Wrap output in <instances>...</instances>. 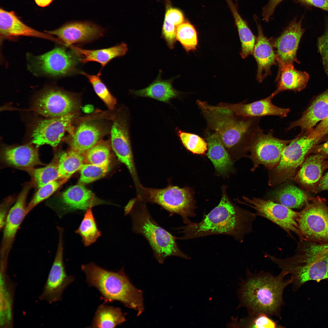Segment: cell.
I'll return each instance as SVG.
<instances>
[{"instance_id": "obj_1", "label": "cell", "mask_w": 328, "mask_h": 328, "mask_svg": "<svg viewBox=\"0 0 328 328\" xmlns=\"http://www.w3.org/2000/svg\"><path fill=\"white\" fill-rule=\"evenodd\" d=\"M255 213L241 208L230 200L224 190L218 205L204 215L199 223L180 227L179 239L188 240L213 235L231 236L241 243L244 236L252 231Z\"/></svg>"}, {"instance_id": "obj_2", "label": "cell", "mask_w": 328, "mask_h": 328, "mask_svg": "<svg viewBox=\"0 0 328 328\" xmlns=\"http://www.w3.org/2000/svg\"><path fill=\"white\" fill-rule=\"evenodd\" d=\"M286 276L282 272L274 276L263 271L254 273L247 269L246 278H240L239 284L237 292L239 302L236 309L244 307L248 315L263 313L281 319L283 293L292 284L290 277L285 278Z\"/></svg>"}, {"instance_id": "obj_3", "label": "cell", "mask_w": 328, "mask_h": 328, "mask_svg": "<svg viewBox=\"0 0 328 328\" xmlns=\"http://www.w3.org/2000/svg\"><path fill=\"white\" fill-rule=\"evenodd\" d=\"M269 258L281 272L290 275L294 292L308 281L328 279V243L299 241L292 257L280 258L270 255Z\"/></svg>"}, {"instance_id": "obj_4", "label": "cell", "mask_w": 328, "mask_h": 328, "mask_svg": "<svg viewBox=\"0 0 328 328\" xmlns=\"http://www.w3.org/2000/svg\"><path fill=\"white\" fill-rule=\"evenodd\" d=\"M144 203L138 196L130 201L125 207V214L131 217L132 231L146 239L154 257L160 264L171 256L189 259L188 256L178 247L177 238L155 221Z\"/></svg>"}, {"instance_id": "obj_5", "label": "cell", "mask_w": 328, "mask_h": 328, "mask_svg": "<svg viewBox=\"0 0 328 328\" xmlns=\"http://www.w3.org/2000/svg\"><path fill=\"white\" fill-rule=\"evenodd\" d=\"M87 282L96 288L106 300H117L141 315L144 309L142 292L131 283L122 268L118 272L109 271L91 262L82 265Z\"/></svg>"}, {"instance_id": "obj_6", "label": "cell", "mask_w": 328, "mask_h": 328, "mask_svg": "<svg viewBox=\"0 0 328 328\" xmlns=\"http://www.w3.org/2000/svg\"><path fill=\"white\" fill-rule=\"evenodd\" d=\"M138 195L144 202L157 204L171 215L177 214L186 225L193 222L189 218L195 217L196 207L192 193L187 187L169 185L163 189L145 187L140 185Z\"/></svg>"}, {"instance_id": "obj_7", "label": "cell", "mask_w": 328, "mask_h": 328, "mask_svg": "<svg viewBox=\"0 0 328 328\" xmlns=\"http://www.w3.org/2000/svg\"><path fill=\"white\" fill-rule=\"evenodd\" d=\"M197 103L209 126L218 136L225 148L230 149L238 144L252 125L251 120L236 118L229 111L213 106L199 100Z\"/></svg>"}, {"instance_id": "obj_8", "label": "cell", "mask_w": 328, "mask_h": 328, "mask_svg": "<svg viewBox=\"0 0 328 328\" xmlns=\"http://www.w3.org/2000/svg\"><path fill=\"white\" fill-rule=\"evenodd\" d=\"M320 140L309 137L306 133L292 139L284 149L278 164L269 170V185L275 186L292 179L308 155Z\"/></svg>"}, {"instance_id": "obj_9", "label": "cell", "mask_w": 328, "mask_h": 328, "mask_svg": "<svg viewBox=\"0 0 328 328\" xmlns=\"http://www.w3.org/2000/svg\"><path fill=\"white\" fill-rule=\"evenodd\" d=\"M298 222L302 240L328 243V206L326 199L318 196L309 198L299 212Z\"/></svg>"}, {"instance_id": "obj_10", "label": "cell", "mask_w": 328, "mask_h": 328, "mask_svg": "<svg viewBox=\"0 0 328 328\" xmlns=\"http://www.w3.org/2000/svg\"><path fill=\"white\" fill-rule=\"evenodd\" d=\"M276 138L272 132L265 134L258 128L251 135L245 146L244 151L249 152L247 155L252 161L253 171L259 165H262L269 170L278 163L284 148L292 141Z\"/></svg>"}, {"instance_id": "obj_11", "label": "cell", "mask_w": 328, "mask_h": 328, "mask_svg": "<svg viewBox=\"0 0 328 328\" xmlns=\"http://www.w3.org/2000/svg\"><path fill=\"white\" fill-rule=\"evenodd\" d=\"M71 50L59 47L41 55H29L28 68L37 76L58 77L68 75L74 71L79 60Z\"/></svg>"}, {"instance_id": "obj_12", "label": "cell", "mask_w": 328, "mask_h": 328, "mask_svg": "<svg viewBox=\"0 0 328 328\" xmlns=\"http://www.w3.org/2000/svg\"><path fill=\"white\" fill-rule=\"evenodd\" d=\"M242 203L254 209L256 215L265 218L276 224L292 237V233L296 234L300 241L302 237L298 222L299 212L275 202L272 200H265L260 198H249L243 196Z\"/></svg>"}, {"instance_id": "obj_13", "label": "cell", "mask_w": 328, "mask_h": 328, "mask_svg": "<svg viewBox=\"0 0 328 328\" xmlns=\"http://www.w3.org/2000/svg\"><path fill=\"white\" fill-rule=\"evenodd\" d=\"M59 240L57 249L53 264L43 291L39 299L50 303L60 301L64 290L73 281V277L67 275L63 262V229L57 228Z\"/></svg>"}, {"instance_id": "obj_14", "label": "cell", "mask_w": 328, "mask_h": 328, "mask_svg": "<svg viewBox=\"0 0 328 328\" xmlns=\"http://www.w3.org/2000/svg\"><path fill=\"white\" fill-rule=\"evenodd\" d=\"M79 105L70 94L55 88L46 90L34 101V110L38 114L49 118L59 117L76 114Z\"/></svg>"}, {"instance_id": "obj_15", "label": "cell", "mask_w": 328, "mask_h": 328, "mask_svg": "<svg viewBox=\"0 0 328 328\" xmlns=\"http://www.w3.org/2000/svg\"><path fill=\"white\" fill-rule=\"evenodd\" d=\"M76 114L64 116L49 118L39 121L32 130V142L37 147L47 144L56 147L66 132L72 136L74 131L72 125Z\"/></svg>"}, {"instance_id": "obj_16", "label": "cell", "mask_w": 328, "mask_h": 328, "mask_svg": "<svg viewBox=\"0 0 328 328\" xmlns=\"http://www.w3.org/2000/svg\"><path fill=\"white\" fill-rule=\"evenodd\" d=\"M302 18L299 21L295 18L284 29L281 35L269 39L275 51L278 71L285 65L299 63L296 53L300 40L305 31L302 27Z\"/></svg>"}, {"instance_id": "obj_17", "label": "cell", "mask_w": 328, "mask_h": 328, "mask_svg": "<svg viewBox=\"0 0 328 328\" xmlns=\"http://www.w3.org/2000/svg\"><path fill=\"white\" fill-rule=\"evenodd\" d=\"M32 186L30 183L24 187L8 214L3 228V233L0 251L1 261H7L8 256L17 231L26 216V199Z\"/></svg>"}, {"instance_id": "obj_18", "label": "cell", "mask_w": 328, "mask_h": 328, "mask_svg": "<svg viewBox=\"0 0 328 328\" xmlns=\"http://www.w3.org/2000/svg\"><path fill=\"white\" fill-rule=\"evenodd\" d=\"M111 135L112 149L119 160L126 166L138 187L140 184L135 164L128 125L125 118L119 116L114 118Z\"/></svg>"}, {"instance_id": "obj_19", "label": "cell", "mask_w": 328, "mask_h": 328, "mask_svg": "<svg viewBox=\"0 0 328 328\" xmlns=\"http://www.w3.org/2000/svg\"><path fill=\"white\" fill-rule=\"evenodd\" d=\"M104 30L92 22L86 21L67 22L59 28L45 32L56 36L64 46L91 41L102 36Z\"/></svg>"}, {"instance_id": "obj_20", "label": "cell", "mask_w": 328, "mask_h": 328, "mask_svg": "<svg viewBox=\"0 0 328 328\" xmlns=\"http://www.w3.org/2000/svg\"><path fill=\"white\" fill-rule=\"evenodd\" d=\"M103 203L96 199L93 193L83 184H79L70 187L62 193L57 211L58 215L62 217L77 210L86 211Z\"/></svg>"}, {"instance_id": "obj_21", "label": "cell", "mask_w": 328, "mask_h": 328, "mask_svg": "<svg viewBox=\"0 0 328 328\" xmlns=\"http://www.w3.org/2000/svg\"><path fill=\"white\" fill-rule=\"evenodd\" d=\"M0 34L3 39H12L19 36L35 37L48 39L61 45L57 38L46 32H43L25 24L13 11L0 9Z\"/></svg>"}, {"instance_id": "obj_22", "label": "cell", "mask_w": 328, "mask_h": 328, "mask_svg": "<svg viewBox=\"0 0 328 328\" xmlns=\"http://www.w3.org/2000/svg\"><path fill=\"white\" fill-rule=\"evenodd\" d=\"M273 98L271 95L264 99L248 104L221 103L217 106L241 117H250L267 115L277 116L282 118L287 117L290 109L274 105L272 102Z\"/></svg>"}, {"instance_id": "obj_23", "label": "cell", "mask_w": 328, "mask_h": 328, "mask_svg": "<svg viewBox=\"0 0 328 328\" xmlns=\"http://www.w3.org/2000/svg\"><path fill=\"white\" fill-rule=\"evenodd\" d=\"M326 158L324 155L318 153L307 156L292 179L306 189L316 192L323 173L328 168Z\"/></svg>"}, {"instance_id": "obj_24", "label": "cell", "mask_w": 328, "mask_h": 328, "mask_svg": "<svg viewBox=\"0 0 328 328\" xmlns=\"http://www.w3.org/2000/svg\"><path fill=\"white\" fill-rule=\"evenodd\" d=\"M107 129L101 122L87 120L80 124L71 136L70 149L84 153L107 134Z\"/></svg>"}, {"instance_id": "obj_25", "label": "cell", "mask_w": 328, "mask_h": 328, "mask_svg": "<svg viewBox=\"0 0 328 328\" xmlns=\"http://www.w3.org/2000/svg\"><path fill=\"white\" fill-rule=\"evenodd\" d=\"M1 158L6 165L26 171L39 165L40 161L36 147L30 145L6 146L2 149Z\"/></svg>"}, {"instance_id": "obj_26", "label": "cell", "mask_w": 328, "mask_h": 328, "mask_svg": "<svg viewBox=\"0 0 328 328\" xmlns=\"http://www.w3.org/2000/svg\"><path fill=\"white\" fill-rule=\"evenodd\" d=\"M256 22L258 35L252 55L258 66L256 79L259 83H261L267 76L271 75V68L276 64V61L272 44L264 35L261 25Z\"/></svg>"}, {"instance_id": "obj_27", "label": "cell", "mask_w": 328, "mask_h": 328, "mask_svg": "<svg viewBox=\"0 0 328 328\" xmlns=\"http://www.w3.org/2000/svg\"><path fill=\"white\" fill-rule=\"evenodd\" d=\"M328 116V89L317 97L300 118L291 122L288 129L299 127L302 134L312 130L319 121Z\"/></svg>"}, {"instance_id": "obj_28", "label": "cell", "mask_w": 328, "mask_h": 328, "mask_svg": "<svg viewBox=\"0 0 328 328\" xmlns=\"http://www.w3.org/2000/svg\"><path fill=\"white\" fill-rule=\"evenodd\" d=\"M309 78L308 73L296 70L293 64L284 65L278 71L276 79L278 81L277 87L271 95L273 97L283 91H300L306 87Z\"/></svg>"}, {"instance_id": "obj_29", "label": "cell", "mask_w": 328, "mask_h": 328, "mask_svg": "<svg viewBox=\"0 0 328 328\" xmlns=\"http://www.w3.org/2000/svg\"><path fill=\"white\" fill-rule=\"evenodd\" d=\"M69 48L74 51L80 62L85 63L90 61L96 62L103 67L113 59L124 55L128 50L127 45L124 43L108 48L96 50L84 49L73 45Z\"/></svg>"}, {"instance_id": "obj_30", "label": "cell", "mask_w": 328, "mask_h": 328, "mask_svg": "<svg viewBox=\"0 0 328 328\" xmlns=\"http://www.w3.org/2000/svg\"><path fill=\"white\" fill-rule=\"evenodd\" d=\"M207 155L213 163L216 170L221 175H226L233 169V163L226 148L215 132L207 137Z\"/></svg>"}, {"instance_id": "obj_31", "label": "cell", "mask_w": 328, "mask_h": 328, "mask_svg": "<svg viewBox=\"0 0 328 328\" xmlns=\"http://www.w3.org/2000/svg\"><path fill=\"white\" fill-rule=\"evenodd\" d=\"M161 73L160 71L156 79L148 87L139 90H131V92L137 96L152 98L166 103L177 97L180 93L173 87V79H162Z\"/></svg>"}, {"instance_id": "obj_32", "label": "cell", "mask_w": 328, "mask_h": 328, "mask_svg": "<svg viewBox=\"0 0 328 328\" xmlns=\"http://www.w3.org/2000/svg\"><path fill=\"white\" fill-rule=\"evenodd\" d=\"M231 10L237 28L241 48L240 55L245 59L252 55L256 39L247 22L239 14L237 5L232 0H225Z\"/></svg>"}, {"instance_id": "obj_33", "label": "cell", "mask_w": 328, "mask_h": 328, "mask_svg": "<svg viewBox=\"0 0 328 328\" xmlns=\"http://www.w3.org/2000/svg\"><path fill=\"white\" fill-rule=\"evenodd\" d=\"M0 324L2 327L13 326L14 285L7 275L1 276Z\"/></svg>"}, {"instance_id": "obj_34", "label": "cell", "mask_w": 328, "mask_h": 328, "mask_svg": "<svg viewBox=\"0 0 328 328\" xmlns=\"http://www.w3.org/2000/svg\"><path fill=\"white\" fill-rule=\"evenodd\" d=\"M184 21V16L179 9L172 7L167 3L163 23L162 36L168 46L173 48L176 42V27Z\"/></svg>"}, {"instance_id": "obj_35", "label": "cell", "mask_w": 328, "mask_h": 328, "mask_svg": "<svg viewBox=\"0 0 328 328\" xmlns=\"http://www.w3.org/2000/svg\"><path fill=\"white\" fill-rule=\"evenodd\" d=\"M273 201L289 208H300L308 200L307 195L302 189L292 185H288L276 191Z\"/></svg>"}, {"instance_id": "obj_36", "label": "cell", "mask_w": 328, "mask_h": 328, "mask_svg": "<svg viewBox=\"0 0 328 328\" xmlns=\"http://www.w3.org/2000/svg\"><path fill=\"white\" fill-rule=\"evenodd\" d=\"M125 321L119 308L102 304L98 308L92 326L95 328H114Z\"/></svg>"}, {"instance_id": "obj_37", "label": "cell", "mask_w": 328, "mask_h": 328, "mask_svg": "<svg viewBox=\"0 0 328 328\" xmlns=\"http://www.w3.org/2000/svg\"><path fill=\"white\" fill-rule=\"evenodd\" d=\"M59 155L58 166L61 178L68 179L85 164L84 153L71 149Z\"/></svg>"}, {"instance_id": "obj_38", "label": "cell", "mask_w": 328, "mask_h": 328, "mask_svg": "<svg viewBox=\"0 0 328 328\" xmlns=\"http://www.w3.org/2000/svg\"><path fill=\"white\" fill-rule=\"evenodd\" d=\"M92 208L90 207L86 211L79 226L75 231L81 236L85 247L95 243L102 235L101 232L98 228Z\"/></svg>"}, {"instance_id": "obj_39", "label": "cell", "mask_w": 328, "mask_h": 328, "mask_svg": "<svg viewBox=\"0 0 328 328\" xmlns=\"http://www.w3.org/2000/svg\"><path fill=\"white\" fill-rule=\"evenodd\" d=\"M58 156H56L49 164L43 167L34 168L26 171L31 176L33 185L39 188L50 182L57 180L60 177L58 166Z\"/></svg>"}, {"instance_id": "obj_40", "label": "cell", "mask_w": 328, "mask_h": 328, "mask_svg": "<svg viewBox=\"0 0 328 328\" xmlns=\"http://www.w3.org/2000/svg\"><path fill=\"white\" fill-rule=\"evenodd\" d=\"M102 140L84 153L85 163L99 166H109L111 144Z\"/></svg>"}, {"instance_id": "obj_41", "label": "cell", "mask_w": 328, "mask_h": 328, "mask_svg": "<svg viewBox=\"0 0 328 328\" xmlns=\"http://www.w3.org/2000/svg\"><path fill=\"white\" fill-rule=\"evenodd\" d=\"M176 37L185 50H194L197 45L196 30L193 26L188 22H183L176 28Z\"/></svg>"}, {"instance_id": "obj_42", "label": "cell", "mask_w": 328, "mask_h": 328, "mask_svg": "<svg viewBox=\"0 0 328 328\" xmlns=\"http://www.w3.org/2000/svg\"><path fill=\"white\" fill-rule=\"evenodd\" d=\"M81 73L88 79L95 92L108 108L111 110L114 109L116 104V100L101 81L100 77V73L97 75H92L82 72Z\"/></svg>"}, {"instance_id": "obj_43", "label": "cell", "mask_w": 328, "mask_h": 328, "mask_svg": "<svg viewBox=\"0 0 328 328\" xmlns=\"http://www.w3.org/2000/svg\"><path fill=\"white\" fill-rule=\"evenodd\" d=\"M67 180L64 178H60L39 188L27 206L26 215L36 206L51 196Z\"/></svg>"}, {"instance_id": "obj_44", "label": "cell", "mask_w": 328, "mask_h": 328, "mask_svg": "<svg viewBox=\"0 0 328 328\" xmlns=\"http://www.w3.org/2000/svg\"><path fill=\"white\" fill-rule=\"evenodd\" d=\"M238 328H280L284 327L278 324L270 316L260 313L248 315L241 318L238 322Z\"/></svg>"}, {"instance_id": "obj_45", "label": "cell", "mask_w": 328, "mask_h": 328, "mask_svg": "<svg viewBox=\"0 0 328 328\" xmlns=\"http://www.w3.org/2000/svg\"><path fill=\"white\" fill-rule=\"evenodd\" d=\"M177 134L184 147L192 153L202 155L207 150V142L199 135L180 130Z\"/></svg>"}, {"instance_id": "obj_46", "label": "cell", "mask_w": 328, "mask_h": 328, "mask_svg": "<svg viewBox=\"0 0 328 328\" xmlns=\"http://www.w3.org/2000/svg\"><path fill=\"white\" fill-rule=\"evenodd\" d=\"M109 170V166H99L90 164H84L80 170V176L79 183L87 184L104 177Z\"/></svg>"}, {"instance_id": "obj_47", "label": "cell", "mask_w": 328, "mask_h": 328, "mask_svg": "<svg viewBox=\"0 0 328 328\" xmlns=\"http://www.w3.org/2000/svg\"><path fill=\"white\" fill-rule=\"evenodd\" d=\"M318 50L321 56L323 67L328 75V29L318 39Z\"/></svg>"}, {"instance_id": "obj_48", "label": "cell", "mask_w": 328, "mask_h": 328, "mask_svg": "<svg viewBox=\"0 0 328 328\" xmlns=\"http://www.w3.org/2000/svg\"><path fill=\"white\" fill-rule=\"evenodd\" d=\"M328 134V116L313 128L309 134L312 137H319L322 138Z\"/></svg>"}, {"instance_id": "obj_49", "label": "cell", "mask_w": 328, "mask_h": 328, "mask_svg": "<svg viewBox=\"0 0 328 328\" xmlns=\"http://www.w3.org/2000/svg\"><path fill=\"white\" fill-rule=\"evenodd\" d=\"M283 0H269L267 4L262 8V16L263 20L268 22L276 7Z\"/></svg>"}, {"instance_id": "obj_50", "label": "cell", "mask_w": 328, "mask_h": 328, "mask_svg": "<svg viewBox=\"0 0 328 328\" xmlns=\"http://www.w3.org/2000/svg\"><path fill=\"white\" fill-rule=\"evenodd\" d=\"M13 202L12 197L5 199L1 204L0 206V228H3L8 214L10 209V207Z\"/></svg>"}, {"instance_id": "obj_51", "label": "cell", "mask_w": 328, "mask_h": 328, "mask_svg": "<svg viewBox=\"0 0 328 328\" xmlns=\"http://www.w3.org/2000/svg\"><path fill=\"white\" fill-rule=\"evenodd\" d=\"M301 3L313 6L328 12V0H295Z\"/></svg>"}, {"instance_id": "obj_52", "label": "cell", "mask_w": 328, "mask_h": 328, "mask_svg": "<svg viewBox=\"0 0 328 328\" xmlns=\"http://www.w3.org/2000/svg\"><path fill=\"white\" fill-rule=\"evenodd\" d=\"M312 151L315 153L322 155L328 158V140L323 144H318Z\"/></svg>"}, {"instance_id": "obj_53", "label": "cell", "mask_w": 328, "mask_h": 328, "mask_svg": "<svg viewBox=\"0 0 328 328\" xmlns=\"http://www.w3.org/2000/svg\"><path fill=\"white\" fill-rule=\"evenodd\" d=\"M324 190H328V172L322 176L316 188V192Z\"/></svg>"}, {"instance_id": "obj_54", "label": "cell", "mask_w": 328, "mask_h": 328, "mask_svg": "<svg viewBox=\"0 0 328 328\" xmlns=\"http://www.w3.org/2000/svg\"><path fill=\"white\" fill-rule=\"evenodd\" d=\"M36 4L38 6L45 7L50 5L53 0H34Z\"/></svg>"}, {"instance_id": "obj_55", "label": "cell", "mask_w": 328, "mask_h": 328, "mask_svg": "<svg viewBox=\"0 0 328 328\" xmlns=\"http://www.w3.org/2000/svg\"><path fill=\"white\" fill-rule=\"evenodd\" d=\"M227 326L228 327H238V318H232L231 322L227 324Z\"/></svg>"}]
</instances>
